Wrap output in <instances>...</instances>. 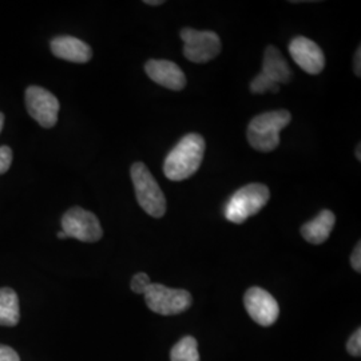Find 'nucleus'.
<instances>
[{
	"instance_id": "nucleus-23",
	"label": "nucleus",
	"mask_w": 361,
	"mask_h": 361,
	"mask_svg": "<svg viewBox=\"0 0 361 361\" xmlns=\"http://www.w3.org/2000/svg\"><path fill=\"white\" fill-rule=\"evenodd\" d=\"M143 3H145V4H149V6H161V4H164L165 1H164V0H145Z\"/></svg>"
},
{
	"instance_id": "nucleus-24",
	"label": "nucleus",
	"mask_w": 361,
	"mask_h": 361,
	"mask_svg": "<svg viewBox=\"0 0 361 361\" xmlns=\"http://www.w3.org/2000/svg\"><path fill=\"white\" fill-rule=\"evenodd\" d=\"M56 237H58V238H61V240H63V238H67V235H66L65 232H63V231L58 232V234H56Z\"/></svg>"
},
{
	"instance_id": "nucleus-26",
	"label": "nucleus",
	"mask_w": 361,
	"mask_h": 361,
	"mask_svg": "<svg viewBox=\"0 0 361 361\" xmlns=\"http://www.w3.org/2000/svg\"><path fill=\"white\" fill-rule=\"evenodd\" d=\"M360 147V143H359V145H357V150H356V157H357V159H359V161L361 159Z\"/></svg>"
},
{
	"instance_id": "nucleus-13",
	"label": "nucleus",
	"mask_w": 361,
	"mask_h": 361,
	"mask_svg": "<svg viewBox=\"0 0 361 361\" xmlns=\"http://www.w3.org/2000/svg\"><path fill=\"white\" fill-rule=\"evenodd\" d=\"M51 52L59 59L73 63H87L92 58V50L87 43L80 39L62 35L56 37L50 43Z\"/></svg>"
},
{
	"instance_id": "nucleus-2",
	"label": "nucleus",
	"mask_w": 361,
	"mask_h": 361,
	"mask_svg": "<svg viewBox=\"0 0 361 361\" xmlns=\"http://www.w3.org/2000/svg\"><path fill=\"white\" fill-rule=\"evenodd\" d=\"M292 121L288 110H274L255 116L246 131L249 145L262 153H269L280 145V133Z\"/></svg>"
},
{
	"instance_id": "nucleus-8",
	"label": "nucleus",
	"mask_w": 361,
	"mask_h": 361,
	"mask_svg": "<svg viewBox=\"0 0 361 361\" xmlns=\"http://www.w3.org/2000/svg\"><path fill=\"white\" fill-rule=\"evenodd\" d=\"M62 231L67 238L71 237L82 243H97L104 235V229L98 217L79 207H71L63 214Z\"/></svg>"
},
{
	"instance_id": "nucleus-19",
	"label": "nucleus",
	"mask_w": 361,
	"mask_h": 361,
	"mask_svg": "<svg viewBox=\"0 0 361 361\" xmlns=\"http://www.w3.org/2000/svg\"><path fill=\"white\" fill-rule=\"evenodd\" d=\"M349 355L352 356H360L361 355V331L357 329L353 335L350 336L348 344H347Z\"/></svg>"
},
{
	"instance_id": "nucleus-6",
	"label": "nucleus",
	"mask_w": 361,
	"mask_h": 361,
	"mask_svg": "<svg viewBox=\"0 0 361 361\" xmlns=\"http://www.w3.org/2000/svg\"><path fill=\"white\" fill-rule=\"evenodd\" d=\"M145 301L149 310L162 316H174L189 310L193 297L185 289H171L165 285L153 284L145 292Z\"/></svg>"
},
{
	"instance_id": "nucleus-5",
	"label": "nucleus",
	"mask_w": 361,
	"mask_h": 361,
	"mask_svg": "<svg viewBox=\"0 0 361 361\" xmlns=\"http://www.w3.org/2000/svg\"><path fill=\"white\" fill-rule=\"evenodd\" d=\"M292 70L285 61L284 55L274 46H268L264 54L262 71L250 83L253 94L277 92L280 85H286L292 79Z\"/></svg>"
},
{
	"instance_id": "nucleus-1",
	"label": "nucleus",
	"mask_w": 361,
	"mask_h": 361,
	"mask_svg": "<svg viewBox=\"0 0 361 361\" xmlns=\"http://www.w3.org/2000/svg\"><path fill=\"white\" fill-rule=\"evenodd\" d=\"M207 143L202 135L190 133L185 135L169 153L164 162V173L170 180H188L198 171L205 154Z\"/></svg>"
},
{
	"instance_id": "nucleus-7",
	"label": "nucleus",
	"mask_w": 361,
	"mask_h": 361,
	"mask_svg": "<svg viewBox=\"0 0 361 361\" xmlns=\"http://www.w3.org/2000/svg\"><path fill=\"white\" fill-rule=\"evenodd\" d=\"M183 40V55L194 63H207L217 58L221 50V39L213 31H198L185 27L180 31Z\"/></svg>"
},
{
	"instance_id": "nucleus-21",
	"label": "nucleus",
	"mask_w": 361,
	"mask_h": 361,
	"mask_svg": "<svg viewBox=\"0 0 361 361\" xmlns=\"http://www.w3.org/2000/svg\"><path fill=\"white\" fill-rule=\"evenodd\" d=\"M350 264H352V268L356 271H361V244L359 243L353 253H352V257H350Z\"/></svg>"
},
{
	"instance_id": "nucleus-22",
	"label": "nucleus",
	"mask_w": 361,
	"mask_h": 361,
	"mask_svg": "<svg viewBox=\"0 0 361 361\" xmlns=\"http://www.w3.org/2000/svg\"><path fill=\"white\" fill-rule=\"evenodd\" d=\"M361 50L360 47L357 49V51H356V55H355V62H353V65H355V74L357 75V77H360L361 75Z\"/></svg>"
},
{
	"instance_id": "nucleus-12",
	"label": "nucleus",
	"mask_w": 361,
	"mask_h": 361,
	"mask_svg": "<svg viewBox=\"0 0 361 361\" xmlns=\"http://www.w3.org/2000/svg\"><path fill=\"white\" fill-rule=\"evenodd\" d=\"M145 71L154 83L169 90L180 91L186 86V77L180 66L174 62L150 59L145 65Z\"/></svg>"
},
{
	"instance_id": "nucleus-10",
	"label": "nucleus",
	"mask_w": 361,
	"mask_h": 361,
	"mask_svg": "<svg viewBox=\"0 0 361 361\" xmlns=\"http://www.w3.org/2000/svg\"><path fill=\"white\" fill-rule=\"evenodd\" d=\"M246 312L261 326H271L276 323L280 314L279 302L262 288L253 286L246 290L244 297Z\"/></svg>"
},
{
	"instance_id": "nucleus-3",
	"label": "nucleus",
	"mask_w": 361,
	"mask_h": 361,
	"mask_svg": "<svg viewBox=\"0 0 361 361\" xmlns=\"http://www.w3.org/2000/svg\"><path fill=\"white\" fill-rule=\"evenodd\" d=\"M130 176L140 207L154 219L164 217L168 207L166 198L147 166L142 162L133 164Z\"/></svg>"
},
{
	"instance_id": "nucleus-16",
	"label": "nucleus",
	"mask_w": 361,
	"mask_h": 361,
	"mask_svg": "<svg viewBox=\"0 0 361 361\" xmlns=\"http://www.w3.org/2000/svg\"><path fill=\"white\" fill-rule=\"evenodd\" d=\"M171 361H200L198 344L192 336H186L171 348Z\"/></svg>"
},
{
	"instance_id": "nucleus-15",
	"label": "nucleus",
	"mask_w": 361,
	"mask_h": 361,
	"mask_svg": "<svg viewBox=\"0 0 361 361\" xmlns=\"http://www.w3.org/2000/svg\"><path fill=\"white\" fill-rule=\"evenodd\" d=\"M20 320L19 298L11 288H0V325L13 326Z\"/></svg>"
},
{
	"instance_id": "nucleus-14",
	"label": "nucleus",
	"mask_w": 361,
	"mask_h": 361,
	"mask_svg": "<svg viewBox=\"0 0 361 361\" xmlns=\"http://www.w3.org/2000/svg\"><path fill=\"white\" fill-rule=\"evenodd\" d=\"M336 224L335 214L331 210L324 209L316 217L301 226V235L313 245H320L325 243Z\"/></svg>"
},
{
	"instance_id": "nucleus-18",
	"label": "nucleus",
	"mask_w": 361,
	"mask_h": 361,
	"mask_svg": "<svg viewBox=\"0 0 361 361\" xmlns=\"http://www.w3.org/2000/svg\"><path fill=\"white\" fill-rule=\"evenodd\" d=\"M13 164V150L8 146H0V174H4Z\"/></svg>"
},
{
	"instance_id": "nucleus-20",
	"label": "nucleus",
	"mask_w": 361,
	"mask_h": 361,
	"mask_svg": "<svg viewBox=\"0 0 361 361\" xmlns=\"http://www.w3.org/2000/svg\"><path fill=\"white\" fill-rule=\"evenodd\" d=\"M0 361H20V357L15 349L0 344Z\"/></svg>"
},
{
	"instance_id": "nucleus-9",
	"label": "nucleus",
	"mask_w": 361,
	"mask_h": 361,
	"mask_svg": "<svg viewBox=\"0 0 361 361\" xmlns=\"http://www.w3.org/2000/svg\"><path fill=\"white\" fill-rule=\"evenodd\" d=\"M26 106L28 114L42 128L50 129L56 125L61 104L50 91L39 86H30L26 90Z\"/></svg>"
},
{
	"instance_id": "nucleus-25",
	"label": "nucleus",
	"mask_w": 361,
	"mask_h": 361,
	"mask_svg": "<svg viewBox=\"0 0 361 361\" xmlns=\"http://www.w3.org/2000/svg\"><path fill=\"white\" fill-rule=\"evenodd\" d=\"M3 125H4V116H3V113H0V133L3 129Z\"/></svg>"
},
{
	"instance_id": "nucleus-17",
	"label": "nucleus",
	"mask_w": 361,
	"mask_h": 361,
	"mask_svg": "<svg viewBox=\"0 0 361 361\" xmlns=\"http://www.w3.org/2000/svg\"><path fill=\"white\" fill-rule=\"evenodd\" d=\"M150 285H152V281H150L149 276L141 271V273L134 274V277L131 279V283H130V288L137 295H145V292L147 290V288Z\"/></svg>"
},
{
	"instance_id": "nucleus-4",
	"label": "nucleus",
	"mask_w": 361,
	"mask_h": 361,
	"mask_svg": "<svg viewBox=\"0 0 361 361\" xmlns=\"http://www.w3.org/2000/svg\"><path fill=\"white\" fill-rule=\"evenodd\" d=\"M271 192L262 183H249L233 194L225 207V219L233 224H243L256 216L268 204Z\"/></svg>"
},
{
	"instance_id": "nucleus-11",
	"label": "nucleus",
	"mask_w": 361,
	"mask_h": 361,
	"mask_svg": "<svg viewBox=\"0 0 361 361\" xmlns=\"http://www.w3.org/2000/svg\"><path fill=\"white\" fill-rule=\"evenodd\" d=\"M289 52L297 66L310 75L320 74L325 67L323 50L316 42L305 37H296L293 39L289 43Z\"/></svg>"
}]
</instances>
